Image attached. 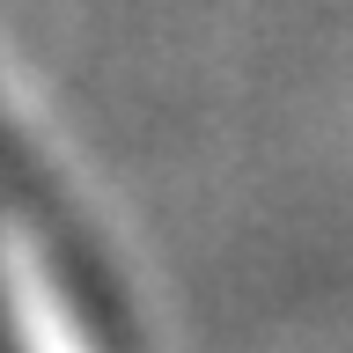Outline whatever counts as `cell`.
I'll list each match as a JSON object with an SVG mask.
<instances>
[{
	"mask_svg": "<svg viewBox=\"0 0 353 353\" xmlns=\"http://www.w3.org/2000/svg\"><path fill=\"white\" fill-rule=\"evenodd\" d=\"M0 339L37 346H96L125 339L110 280L88 250L81 221L52 184L30 140L0 110Z\"/></svg>",
	"mask_w": 353,
	"mask_h": 353,
	"instance_id": "cell-1",
	"label": "cell"
}]
</instances>
